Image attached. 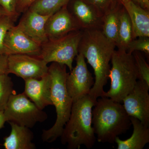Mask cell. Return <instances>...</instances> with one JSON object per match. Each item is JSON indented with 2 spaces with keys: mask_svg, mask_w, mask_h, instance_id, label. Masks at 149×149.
Wrapping results in <instances>:
<instances>
[{
  "mask_svg": "<svg viewBox=\"0 0 149 149\" xmlns=\"http://www.w3.org/2000/svg\"><path fill=\"white\" fill-rule=\"evenodd\" d=\"M68 10L80 30H102L103 17L84 0H73Z\"/></svg>",
  "mask_w": 149,
  "mask_h": 149,
  "instance_id": "obj_13",
  "label": "cell"
},
{
  "mask_svg": "<svg viewBox=\"0 0 149 149\" xmlns=\"http://www.w3.org/2000/svg\"><path fill=\"white\" fill-rule=\"evenodd\" d=\"M96 102L88 95L72 103L69 119L60 137L62 144H67L68 148L94 146L96 138L92 126V111Z\"/></svg>",
  "mask_w": 149,
  "mask_h": 149,
  "instance_id": "obj_3",
  "label": "cell"
},
{
  "mask_svg": "<svg viewBox=\"0 0 149 149\" xmlns=\"http://www.w3.org/2000/svg\"><path fill=\"white\" fill-rule=\"evenodd\" d=\"M48 63L38 57L27 54L8 55V73H12L24 80L39 79L47 74Z\"/></svg>",
  "mask_w": 149,
  "mask_h": 149,
  "instance_id": "obj_9",
  "label": "cell"
},
{
  "mask_svg": "<svg viewBox=\"0 0 149 149\" xmlns=\"http://www.w3.org/2000/svg\"><path fill=\"white\" fill-rule=\"evenodd\" d=\"M115 44L107 39L101 30H83L78 47V53L82 54L93 68L95 83L89 95L97 101L102 97L104 86L109 79L111 61Z\"/></svg>",
  "mask_w": 149,
  "mask_h": 149,
  "instance_id": "obj_1",
  "label": "cell"
},
{
  "mask_svg": "<svg viewBox=\"0 0 149 149\" xmlns=\"http://www.w3.org/2000/svg\"><path fill=\"white\" fill-rule=\"evenodd\" d=\"M65 65L54 62L49 67L48 72L51 78V100L55 107L56 119L51 128L43 130L42 139L47 143H52L61 137L71 113L73 102L65 85L68 74Z\"/></svg>",
  "mask_w": 149,
  "mask_h": 149,
  "instance_id": "obj_4",
  "label": "cell"
},
{
  "mask_svg": "<svg viewBox=\"0 0 149 149\" xmlns=\"http://www.w3.org/2000/svg\"><path fill=\"white\" fill-rule=\"evenodd\" d=\"M6 122L4 117L3 111H0V129H1L3 127Z\"/></svg>",
  "mask_w": 149,
  "mask_h": 149,
  "instance_id": "obj_31",
  "label": "cell"
},
{
  "mask_svg": "<svg viewBox=\"0 0 149 149\" xmlns=\"http://www.w3.org/2000/svg\"><path fill=\"white\" fill-rule=\"evenodd\" d=\"M149 85L138 80L122 102L124 109L130 117L136 118L149 126Z\"/></svg>",
  "mask_w": 149,
  "mask_h": 149,
  "instance_id": "obj_10",
  "label": "cell"
},
{
  "mask_svg": "<svg viewBox=\"0 0 149 149\" xmlns=\"http://www.w3.org/2000/svg\"><path fill=\"white\" fill-rule=\"evenodd\" d=\"M0 8L8 15L18 17L16 10V0H0Z\"/></svg>",
  "mask_w": 149,
  "mask_h": 149,
  "instance_id": "obj_27",
  "label": "cell"
},
{
  "mask_svg": "<svg viewBox=\"0 0 149 149\" xmlns=\"http://www.w3.org/2000/svg\"><path fill=\"white\" fill-rule=\"evenodd\" d=\"M5 54H27L40 56L41 45L35 42L19 29L13 26L8 32L4 41Z\"/></svg>",
  "mask_w": 149,
  "mask_h": 149,
  "instance_id": "obj_11",
  "label": "cell"
},
{
  "mask_svg": "<svg viewBox=\"0 0 149 149\" xmlns=\"http://www.w3.org/2000/svg\"><path fill=\"white\" fill-rule=\"evenodd\" d=\"M130 120L133 126V134L125 140L116 137L115 142L118 149H143L149 142V126L136 118L130 117Z\"/></svg>",
  "mask_w": 149,
  "mask_h": 149,
  "instance_id": "obj_18",
  "label": "cell"
},
{
  "mask_svg": "<svg viewBox=\"0 0 149 149\" xmlns=\"http://www.w3.org/2000/svg\"><path fill=\"white\" fill-rule=\"evenodd\" d=\"M70 0H36L30 6L29 10L43 15H51L65 6Z\"/></svg>",
  "mask_w": 149,
  "mask_h": 149,
  "instance_id": "obj_21",
  "label": "cell"
},
{
  "mask_svg": "<svg viewBox=\"0 0 149 149\" xmlns=\"http://www.w3.org/2000/svg\"><path fill=\"white\" fill-rule=\"evenodd\" d=\"M36 0H16L17 11L19 14L24 13L29 9Z\"/></svg>",
  "mask_w": 149,
  "mask_h": 149,
  "instance_id": "obj_28",
  "label": "cell"
},
{
  "mask_svg": "<svg viewBox=\"0 0 149 149\" xmlns=\"http://www.w3.org/2000/svg\"><path fill=\"white\" fill-rule=\"evenodd\" d=\"M135 51L143 52L149 56V37H140L132 40L128 45L126 52L132 54Z\"/></svg>",
  "mask_w": 149,
  "mask_h": 149,
  "instance_id": "obj_26",
  "label": "cell"
},
{
  "mask_svg": "<svg viewBox=\"0 0 149 149\" xmlns=\"http://www.w3.org/2000/svg\"><path fill=\"white\" fill-rule=\"evenodd\" d=\"M111 62L110 88L107 92H104L102 97L121 103L139 80L138 72L133 54L126 51L115 50Z\"/></svg>",
  "mask_w": 149,
  "mask_h": 149,
  "instance_id": "obj_5",
  "label": "cell"
},
{
  "mask_svg": "<svg viewBox=\"0 0 149 149\" xmlns=\"http://www.w3.org/2000/svg\"><path fill=\"white\" fill-rule=\"evenodd\" d=\"M133 40L132 24L128 14L123 6L120 11L119 27L116 46L119 50H127L130 42Z\"/></svg>",
  "mask_w": 149,
  "mask_h": 149,
  "instance_id": "obj_20",
  "label": "cell"
},
{
  "mask_svg": "<svg viewBox=\"0 0 149 149\" xmlns=\"http://www.w3.org/2000/svg\"><path fill=\"white\" fill-rule=\"evenodd\" d=\"M142 8L149 10V0H130Z\"/></svg>",
  "mask_w": 149,
  "mask_h": 149,
  "instance_id": "obj_30",
  "label": "cell"
},
{
  "mask_svg": "<svg viewBox=\"0 0 149 149\" xmlns=\"http://www.w3.org/2000/svg\"><path fill=\"white\" fill-rule=\"evenodd\" d=\"M6 122H12L27 128L44 122L47 114L30 100L24 93L12 94L3 111Z\"/></svg>",
  "mask_w": 149,
  "mask_h": 149,
  "instance_id": "obj_7",
  "label": "cell"
},
{
  "mask_svg": "<svg viewBox=\"0 0 149 149\" xmlns=\"http://www.w3.org/2000/svg\"><path fill=\"white\" fill-rule=\"evenodd\" d=\"M92 111V124L99 143H113L132 125L123 105L109 98L100 97Z\"/></svg>",
  "mask_w": 149,
  "mask_h": 149,
  "instance_id": "obj_2",
  "label": "cell"
},
{
  "mask_svg": "<svg viewBox=\"0 0 149 149\" xmlns=\"http://www.w3.org/2000/svg\"><path fill=\"white\" fill-rule=\"evenodd\" d=\"M119 1L130 17L133 29V40L140 37H149V10L130 0Z\"/></svg>",
  "mask_w": 149,
  "mask_h": 149,
  "instance_id": "obj_16",
  "label": "cell"
},
{
  "mask_svg": "<svg viewBox=\"0 0 149 149\" xmlns=\"http://www.w3.org/2000/svg\"><path fill=\"white\" fill-rule=\"evenodd\" d=\"M11 126L9 136L4 139L3 146L6 149H35L32 142L34 134L30 128L9 122Z\"/></svg>",
  "mask_w": 149,
  "mask_h": 149,
  "instance_id": "obj_17",
  "label": "cell"
},
{
  "mask_svg": "<svg viewBox=\"0 0 149 149\" xmlns=\"http://www.w3.org/2000/svg\"><path fill=\"white\" fill-rule=\"evenodd\" d=\"M122 7L121 3H119L114 8L104 15L102 18V32L107 39L115 45L117 41L119 18Z\"/></svg>",
  "mask_w": 149,
  "mask_h": 149,
  "instance_id": "obj_19",
  "label": "cell"
},
{
  "mask_svg": "<svg viewBox=\"0 0 149 149\" xmlns=\"http://www.w3.org/2000/svg\"><path fill=\"white\" fill-rule=\"evenodd\" d=\"M85 59L83 54L78 53L76 57V65L67 77V91L73 102L89 95L95 83Z\"/></svg>",
  "mask_w": 149,
  "mask_h": 149,
  "instance_id": "obj_8",
  "label": "cell"
},
{
  "mask_svg": "<svg viewBox=\"0 0 149 149\" xmlns=\"http://www.w3.org/2000/svg\"><path fill=\"white\" fill-rule=\"evenodd\" d=\"M20 19L17 27L30 39L42 46L49 40L45 31L46 22L51 15H43L28 10Z\"/></svg>",
  "mask_w": 149,
  "mask_h": 149,
  "instance_id": "obj_14",
  "label": "cell"
},
{
  "mask_svg": "<svg viewBox=\"0 0 149 149\" xmlns=\"http://www.w3.org/2000/svg\"><path fill=\"white\" fill-rule=\"evenodd\" d=\"M83 32V30H77L58 39L48 40L41 46L39 57L48 64L54 62L65 65L71 71L73 61L78 54Z\"/></svg>",
  "mask_w": 149,
  "mask_h": 149,
  "instance_id": "obj_6",
  "label": "cell"
},
{
  "mask_svg": "<svg viewBox=\"0 0 149 149\" xmlns=\"http://www.w3.org/2000/svg\"><path fill=\"white\" fill-rule=\"evenodd\" d=\"M24 93L40 109L53 105L51 100V78L47 74L40 79H29L24 80Z\"/></svg>",
  "mask_w": 149,
  "mask_h": 149,
  "instance_id": "obj_15",
  "label": "cell"
},
{
  "mask_svg": "<svg viewBox=\"0 0 149 149\" xmlns=\"http://www.w3.org/2000/svg\"><path fill=\"white\" fill-rule=\"evenodd\" d=\"M8 58V55L6 54L0 55V75L7 74Z\"/></svg>",
  "mask_w": 149,
  "mask_h": 149,
  "instance_id": "obj_29",
  "label": "cell"
},
{
  "mask_svg": "<svg viewBox=\"0 0 149 149\" xmlns=\"http://www.w3.org/2000/svg\"><path fill=\"white\" fill-rule=\"evenodd\" d=\"M7 15L6 13L2 9L0 8V16L1 15Z\"/></svg>",
  "mask_w": 149,
  "mask_h": 149,
  "instance_id": "obj_32",
  "label": "cell"
},
{
  "mask_svg": "<svg viewBox=\"0 0 149 149\" xmlns=\"http://www.w3.org/2000/svg\"><path fill=\"white\" fill-rule=\"evenodd\" d=\"M67 6H65L48 18L45 31L49 40L58 39L70 32L80 30Z\"/></svg>",
  "mask_w": 149,
  "mask_h": 149,
  "instance_id": "obj_12",
  "label": "cell"
},
{
  "mask_svg": "<svg viewBox=\"0 0 149 149\" xmlns=\"http://www.w3.org/2000/svg\"><path fill=\"white\" fill-rule=\"evenodd\" d=\"M133 58L138 72L139 80L149 85V65L141 52L135 51L133 53Z\"/></svg>",
  "mask_w": 149,
  "mask_h": 149,
  "instance_id": "obj_23",
  "label": "cell"
},
{
  "mask_svg": "<svg viewBox=\"0 0 149 149\" xmlns=\"http://www.w3.org/2000/svg\"><path fill=\"white\" fill-rule=\"evenodd\" d=\"M17 17L8 15L0 16V55L5 54L4 41L9 29L15 25Z\"/></svg>",
  "mask_w": 149,
  "mask_h": 149,
  "instance_id": "obj_24",
  "label": "cell"
},
{
  "mask_svg": "<svg viewBox=\"0 0 149 149\" xmlns=\"http://www.w3.org/2000/svg\"><path fill=\"white\" fill-rule=\"evenodd\" d=\"M13 85L8 74L0 75V111L4 110L9 99L13 94Z\"/></svg>",
  "mask_w": 149,
  "mask_h": 149,
  "instance_id": "obj_22",
  "label": "cell"
},
{
  "mask_svg": "<svg viewBox=\"0 0 149 149\" xmlns=\"http://www.w3.org/2000/svg\"><path fill=\"white\" fill-rule=\"evenodd\" d=\"M95 9L103 17L120 2L119 0H84Z\"/></svg>",
  "mask_w": 149,
  "mask_h": 149,
  "instance_id": "obj_25",
  "label": "cell"
}]
</instances>
